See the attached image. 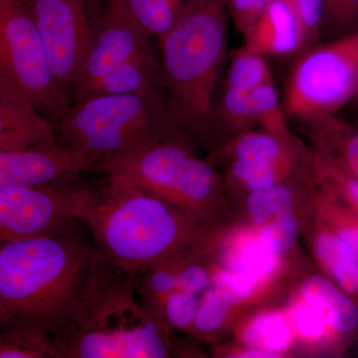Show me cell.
Instances as JSON below:
<instances>
[{"label": "cell", "mask_w": 358, "mask_h": 358, "mask_svg": "<svg viewBox=\"0 0 358 358\" xmlns=\"http://www.w3.org/2000/svg\"><path fill=\"white\" fill-rule=\"evenodd\" d=\"M199 257L183 261L178 266L179 289L196 294L203 293L210 288L215 273L211 274L205 264L196 262L195 259Z\"/></svg>", "instance_id": "obj_36"}, {"label": "cell", "mask_w": 358, "mask_h": 358, "mask_svg": "<svg viewBox=\"0 0 358 358\" xmlns=\"http://www.w3.org/2000/svg\"><path fill=\"white\" fill-rule=\"evenodd\" d=\"M278 258L279 255L268 250L258 238L240 246L231 259L228 270L246 275L260 285L275 274L279 266Z\"/></svg>", "instance_id": "obj_29"}, {"label": "cell", "mask_w": 358, "mask_h": 358, "mask_svg": "<svg viewBox=\"0 0 358 358\" xmlns=\"http://www.w3.org/2000/svg\"><path fill=\"white\" fill-rule=\"evenodd\" d=\"M326 159L358 179V126L336 115L308 121Z\"/></svg>", "instance_id": "obj_19"}, {"label": "cell", "mask_w": 358, "mask_h": 358, "mask_svg": "<svg viewBox=\"0 0 358 358\" xmlns=\"http://www.w3.org/2000/svg\"><path fill=\"white\" fill-rule=\"evenodd\" d=\"M237 301L226 289L211 285L204 292L192 333L199 336H211L219 333L227 324L233 306Z\"/></svg>", "instance_id": "obj_27"}, {"label": "cell", "mask_w": 358, "mask_h": 358, "mask_svg": "<svg viewBox=\"0 0 358 358\" xmlns=\"http://www.w3.org/2000/svg\"><path fill=\"white\" fill-rule=\"evenodd\" d=\"M58 141L110 162L160 141L185 138L171 99L162 86L124 95H93L75 101L57 126Z\"/></svg>", "instance_id": "obj_5"}, {"label": "cell", "mask_w": 358, "mask_h": 358, "mask_svg": "<svg viewBox=\"0 0 358 358\" xmlns=\"http://www.w3.org/2000/svg\"><path fill=\"white\" fill-rule=\"evenodd\" d=\"M81 221L96 251L131 278L152 266L204 255L219 235L152 193L109 176L90 187Z\"/></svg>", "instance_id": "obj_1"}, {"label": "cell", "mask_w": 358, "mask_h": 358, "mask_svg": "<svg viewBox=\"0 0 358 358\" xmlns=\"http://www.w3.org/2000/svg\"><path fill=\"white\" fill-rule=\"evenodd\" d=\"M157 41L195 0H112Z\"/></svg>", "instance_id": "obj_21"}, {"label": "cell", "mask_w": 358, "mask_h": 358, "mask_svg": "<svg viewBox=\"0 0 358 358\" xmlns=\"http://www.w3.org/2000/svg\"><path fill=\"white\" fill-rule=\"evenodd\" d=\"M96 169L126 179L217 229L224 209L222 179L208 159L193 154L185 138L160 141L129 157L101 162Z\"/></svg>", "instance_id": "obj_6"}, {"label": "cell", "mask_w": 358, "mask_h": 358, "mask_svg": "<svg viewBox=\"0 0 358 358\" xmlns=\"http://www.w3.org/2000/svg\"><path fill=\"white\" fill-rule=\"evenodd\" d=\"M245 43L264 56H289L307 47V32L287 0H268Z\"/></svg>", "instance_id": "obj_15"}, {"label": "cell", "mask_w": 358, "mask_h": 358, "mask_svg": "<svg viewBox=\"0 0 358 358\" xmlns=\"http://www.w3.org/2000/svg\"><path fill=\"white\" fill-rule=\"evenodd\" d=\"M157 86H159V57L157 48L152 46L115 67L75 101L93 95L143 93Z\"/></svg>", "instance_id": "obj_18"}, {"label": "cell", "mask_w": 358, "mask_h": 358, "mask_svg": "<svg viewBox=\"0 0 358 358\" xmlns=\"http://www.w3.org/2000/svg\"><path fill=\"white\" fill-rule=\"evenodd\" d=\"M294 192L291 186L281 182L252 190L247 197V208L252 221L264 226L271 220L293 211Z\"/></svg>", "instance_id": "obj_26"}, {"label": "cell", "mask_w": 358, "mask_h": 358, "mask_svg": "<svg viewBox=\"0 0 358 358\" xmlns=\"http://www.w3.org/2000/svg\"><path fill=\"white\" fill-rule=\"evenodd\" d=\"M110 0H29L58 86L72 99L85 54Z\"/></svg>", "instance_id": "obj_10"}, {"label": "cell", "mask_w": 358, "mask_h": 358, "mask_svg": "<svg viewBox=\"0 0 358 358\" xmlns=\"http://www.w3.org/2000/svg\"><path fill=\"white\" fill-rule=\"evenodd\" d=\"M300 296L315 308L338 338H350L358 329V306L336 282L322 275L306 278Z\"/></svg>", "instance_id": "obj_17"}, {"label": "cell", "mask_w": 358, "mask_h": 358, "mask_svg": "<svg viewBox=\"0 0 358 358\" xmlns=\"http://www.w3.org/2000/svg\"><path fill=\"white\" fill-rule=\"evenodd\" d=\"M259 238L277 255L293 248L299 238V225L293 212L281 214L265 224Z\"/></svg>", "instance_id": "obj_31"}, {"label": "cell", "mask_w": 358, "mask_h": 358, "mask_svg": "<svg viewBox=\"0 0 358 358\" xmlns=\"http://www.w3.org/2000/svg\"><path fill=\"white\" fill-rule=\"evenodd\" d=\"M60 358H166L173 333L148 312L133 278L98 251L79 322L58 341Z\"/></svg>", "instance_id": "obj_4"}, {"label": "cell", "mask_w": 358, "mask_h": 358, "mask_svg": "<svg viewBox=\"0 0 358 358\" xmlns=\"http://www.w3.org/2000/svg\"><path fill=\"white\" fill-rule=\"evenodd\" d=\"M228 357H242V358H275L273 353L265 352L259 348H247L246 350H239V352H232L228 355Z\"/></svg>", "instance_id": "obj_38"}, {"label": "cell", "mask_w": 358, "mask_h": 358, "mask_svg": "<svg viewBox=\"0 0 358 358\" xmlns=\"http://www.w3.org/2000/svg\"><path fill=\"white\" fill-rule=\"evenodd\" d=\"M284 106L273 80L249 92L223 90L216 99L212 117L213 136L260 127L272 133L289 136Z\"/></svg>", "instance_id": "obj_13"}, {"label": "cell", "mask_w": 358, "mask_h": 358, "mask_svg": "<svg viewBox=\"0 0 358 358\" xmlns=\"http://www.w3.org/2000/svg\"><path fill=\"white\" fill-rule=\"evenodd\" d=\"M0 81L21 92L55 126L72 103L52 72L29 0H0Z\"/></svg>", "instance_id": "obj_7"}, {"label": "cell", "mask_w": 358, "mask_h": 358, "mask_svg": "<svg viewBox=\"0 0 358 358\" xmlns=\"http://www.w3.org/2000/svg\"><path fill=\"white\" fill-rule=\"evenodd\" d=\"M58 141L55 124L21 92L0 81V150H16Z\"/></svg>", "instance_id": "obj_14"}, {"label": "cell", "mask_w": 358, "mask_h": 358, "mask_svg": "<svg viewBox=\"0 0 358 358\" xmlns=\"http://www.w3.org/2000/svg\"><path fill=\"white\" fill-rule=\"evenodd\" d=\"M229 20L225 0H195L157 40L159 85L190 141L213 136L212 117L227 56Z\"/></svg>", "instance_id": "obj_3"}, {"label": "cell", "mask_w": 358, "mask_h": 358, "mask_svg": "<svg viewBox=\"0 0 358 358\" xmlns=\"http://www.w3.org/2000/svg\"><path fill=\"white\" fill-rule=\"evenodd\" d=\"M230 20L243 36L260 17L268 0H225Z\"/></svg>", "instance_id": "obj_37"}, {"label": "cell", "mask_w": 358, "mask_h": 358, "mask_svg": "<svg viewBox=\"0 0 358 358\" xmlns=\"http://www.w3.org/2000/svg\"><path fill=\"white\" fill-rule=\"evenodd\" d=\"M358 98V31L336 37L301 54L289 74L287 115L303 120L336 115Z\"/></svg>", "instance_id": "obj_8"}, {"label": "cell", "mask_w": 358, "mask_h": 358, "mask_svg": "<svg viewBox=\"0 0 358 358\" xmlns=\"http://www.w3.org/2000/svg\"><path fill=\"white\" fill-rule=\"evenodd\" d=\"M324 28L338 36L358 31V0H326Z\"/></svg>", "instance_id": "obj_33"}, {"label": "cell", "mask_w": 358, "mask_h": 358, "mask_svg": "<svg viewBox=\"0 0 358 358\" xmlns=\"http://www.w3.org/2000/svg\"><path fill=\"white\" fill-rule=\"evenodd\" d=\"M315 255L334 282L358 306V256L333 229L317 233Z\"/></svg>", "instance_id": "obj_20"}, {"label": "cell", "mask_w": 358, "mask_h": 358, "mask_svg": "<svg viewBox=\"0 0 358 358\" xmlns=\"http://www.w3.org/2000/svg\"><path fill=\"white\" fill-rule=\"evenodd\" d=\"M271 80H273L272 74L266 56L245 43L231 57L223 90L243 93L258 88Z\"/></svg>", "instance_id": "obj_23"}, {"label": "cell", "mask_w": 358, "mask_h": 358, "mask_svg": "<svg viewBox=\"0 0 358 358\" xmlns=\"http://www.w3.org/2000/svg\"><path fill=\"white\" fill-rule=\"evenodd\" d=\"M247 348H259L275 357L286 352L293 341L288 320L279 312H265L254 315L240 331Z\"/></svg>", "instance_id": "obj_22"}, {"label": "cell", "mask_w": 358, "mask_h": 358, "mask_svg": "<svg viewBox=\"0 0 358 358\" xmlns=\"http://www.w3.org/2000/svg\"><path fill=\"white\" fill-rule=\"evenodd\" d=\"M221 162L228 164L226 169L228 182L238 183L250 192L281 182L291 171L282 167L253 164L240 159H228Z\"/></svg>", "instance_id": "obj_30"}, {"label": "cell", "mask_w": 358, "mask_h": 358, "mask_svg": "<svg viewBox=\"0 0 358 358\" xmlns=\"http://www.w3.org/2000/svg\"><path fill=\"white\" fill-rule=\"evenodd\" d=\"M343 202H345V201H343ZM346 205H348V204H346ZM348 207H350V210H352L353 212V213H355V215H357L358 217V208H355V207H350V206H348Z\"/></svg>", "instance_id": "obj_39"}, {"label": "cell", "mask_w": 358, "mask_h": 358, "mask_svg": "<svg viewBox=\"0 0 358 358\" xmlns=\"http://www.w3.org/2000/svg\"><path fill=\"white\" fill-rule=\"evenodd\" d=\"M76 179L41 186L0 187V241L52 237L76 231L90 186Z\"/></svg>", "instance_id": "obj_9"}, {"label": "cell", "mask_w": 358, "mask_h": 358, "mask_svg": "<svg viewBox=\"0 0 358 358\" xmlns=\"http://www.w3.org/2000/svg\"><path fill=\"white\" fill-rule=\"evenodd\" d=\"M200 301L199 294L176 289L164 296L150 315L171 333L176 329L192 333Z\"/></svg>", "instance_id": "obj_25"}, {"label": "cell", "mask_w": 358, "mask_h": 358, "mask_svg": "<svg viewBox=\"0 0 358 358\" xmlns=\"http://www.w3.org/2000/svg\"><path fill=\"white\" fill-rule=\"evenodd\" d=\"M95 155L60 141L16 150H0V187L41 186L77 179L96 169Z\"/></svg>", "instance_id": "obj_12"}, {"label": "cell", "mask_w": 358, "mask_h": 358, "mask_svg": "<svg viewBox=\"0 0 358 358\" xmlns=\"http://www.w3.org/2000/svg\"><path fill=\"white\" fill-rule=\"evenodd\" d=\"M307 32L308 43L319 38L326 24V0H287Z\"/></svg>", "instance_id": "obj_34"}, {"label": "cell", "mask_w": 358, "mask_h": 358, "mask_svg": "<svg viewBox=\"0 0 358 358\" xmlns=\"http://www.w3.org/2000/svg\"><path fill=\"white\" fill-rule=\"evenodd\" d=\"M154 41L124 9L110 0L107 13L82 61L72 102L115 67L152 48Z\"/></svg>", "instance_id": "obj_11"}, {"label": "cell", "mask_w": 358, "mask_h": 358, "mask_svg": "<svg viewBox=\"0 0 358 358\" xmlns=\"http://www.w3.org/2000/svg\"><path fill=\"white\" fill-rule=\"evenodd\" d=\"M289 140V136L267 129H245L219 145L208 160L214 166L224 160L240 159L291 171L294 162Z\"/></svg>", "instance_id": "obj_16"}, {"label": "cell", "mask_w": 358, "mask_h": 358, "mask_svg": "<svg viewBox=\"0 0 358 358\" xmlns=\"http://www.w3.org/2000/svg\"><path fill=\"white\" fill-rule=\"evenodd\" d=\"M326 215L331 228L358 256V217L343 199L331 188V197L327 199Z\"/></svg>", "instance_id": "obj_32"}, {"label": "cell", "mask_w": 358, "mask_h": 358, "mask_svg": "<svg viewBox=\"0 0 358 358\" xmlns=\"http://www.w3.org/2000/svg\"><path fill=\"white\" fill-rule=\"evenodd\" d=\"M179 263L152 266L133 278L136 293L148 313H152L164 296L179 289Z\"/></svg>", "instance_id": "obj_28"}, {"label": "cell", "mask_w": 358, "mask_h": 358, "mask_svg": "<svg viewBox=\"0 0 358 358\" xmlns=\"http://www.w3.org/2000/svg\"><path fill=\"white\" fill-rule=\"evenodd\" d=\"M292 324L301 338L317 341L331 331L326 320L315 308L301 300L292 310Z\"/></svg>", "instance_id": "obj_35"}, {"label": "cell", "mask_w": 358, "mask_h": 358, "mask_svg": "<svg viewBox=\"0 0 358 358\" xmlns=\"http://www.w3.org/2000/svg\"><path fill=\"white\" fill-rule=\"evenodd\" d=\"M96 256L77 230L1 243L0 329H35L58 343L81 317Z\"/></svg>", "instance_id": "obj_2"}, {"label": "cell", "mask_w": 358, "mask_h": 358, "mask_svg": "<svg viewBox=\"0 0 358 358\" xmlns=\"http://www.w3.org/2000/svg\"><path fill=\"white\" fill-rule=\"evenodd\" d=\"M1 358H60L56 338L43 331L25 327L2 329Z\"/></svg>", "instance_id": "obj_24"}, {"label": "cell", "mask_w": 358, "mask_h": 358, "mask_svg": "<svg viewBox=\"0 0 358 358\" xmlns=\"http://www.w3.org/2000/svg\"><path fill=\"white\" fill-rule=\"evenodd\" d=\"M355 103H357V105H358V98L357 99V100H355Z\"/></svg>", "instance_id": "obj_40"}]
</instances>
